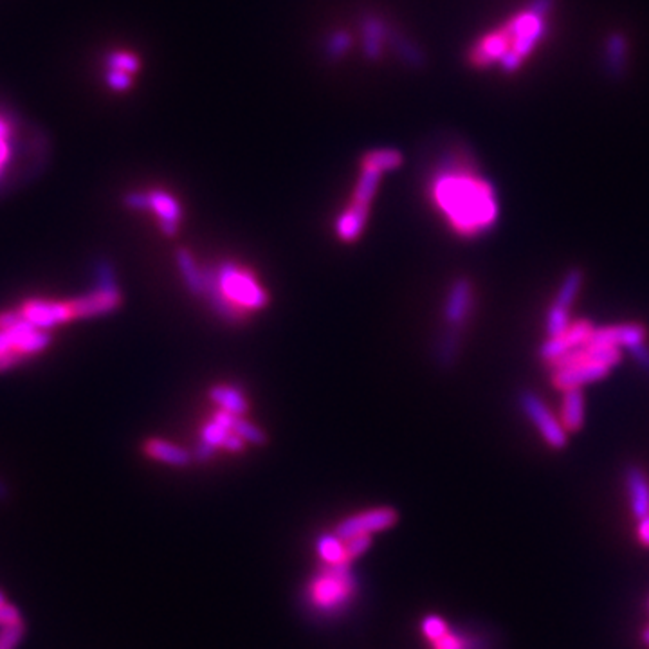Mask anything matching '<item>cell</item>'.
Returning <instances> with one entry per match:
<instances>
[{
  "instance_id": "5b68a950",
  "label": "cell",
  "mask_w": 649,
  "mask_h": 649,
  "mask_svg": "<svg viewBox=\"0 0 649 649\" xmlns=\"http://www.w3.org/2000/svg\"><path fill=\"white\" fill-rule=\"evenodd\" d=\"M359 590V581L347 565H324L307 582L305 601L319 615L331 617L343 613Z\"/></svg>"
},
{
  "instance_id": "7402d4cb",
  "label": "cell",
  "mask_w": 649,
  "mask_h": 649,
  "mask_svg": "<svg viewBox=\"0 0 649 649\" xmlns=\"http://www.w3.org/2000/svg\"><path fill=\"white\" fill-rule=\"evenodd\" d=\"M316 552L317 557L324 563V565H347L350 563L349 556H347V549H345V541L334 533H327L321 534L316 540Z\"/></svg>"
},
{
  "instance_id": "f1b7e54d",
  "label": "cell",
  "mask_w": 649,
  "mask_h": 649,
  "mask_svg": "<svg viewBox=\"0 0 649 649\" xmlns=\"http://www.w3.org/2000/svg\"><path fill=\"white\" fill-rule=\"evenodd\" d=\"M345 541V549H347V556L350 559V563L357 557H361L372 545V536H354Z\"/></svg>"
},
{
  "instance_id": "9c48e42d",
  "label": "cell",
  "mask_w": 649,
  "mask_h": 649,
  "mask_svg": "<svg viewBox=\"0 0 649 649\" xmlns=\"http://www.w3.org/2000/svg\"><path fill=\"white\" fill-rule=\"evenodd\" d=\"M399 514L392 507H377L370 509L359 514H354L350 517H345L341 524L336 527V534L341 540H349L354 536H372L375 533L386 531L397 524Z\"/></svg>"
},
{
  "instance_id": "4fadbf2b",
  "label": "cell",
  "mask_w": 649,
  "mask_h": 649,
  "mask_svg": "<svg viewBox=\"0 0 649 649\" xmlns=\"http://www.w3.org/2000/svg\"><path fill=\"white\" fill-rule=\"evenodd\" d=\"M145 210H150L157 217L159 228L166 236L177 235L179 222L182 219V208L172 193L164 189L145 191L143 212Z\"/></svg>"
},
{
  "instance_id": "836d02e7",
  "label": "cell",
  "mask_w": 649,
  "mask_h": 649,
  "mask_svg": "<svg viewBox=\"0 0 649 649\" xmlns=\"http://www.w3.org/2000/svg\"><path fill=\"white\" fill-rule=\"evenodd\" d=\"M8 496H10V489H8V485L4 484V480H0V501L6 500Z\"/></svg>"
},
{
  "instance_id": "603a6c76",
  "label": "cell",
  "mask_w": 649,
  "mask_h": 649,
  "mask_svg": "<svg viewBox=\"0 0 649 649\" xmlns=\"http://www.w3.org/2000/svg\"><path fill=\"white\" fill-rule=\"evenodd\" d=\"M141 69V60L130 51H114L107 56V71L123 73L128 76H136Z\"/></svg>"
},
{
  "instance_id": "2e32d148",
  "label": "cell",
  "mask_w": 649,
  "mask_h": 649,
  "mask_svg": "<svg viewBox=\"0 0 649 649\" xmlns=\"http://www.w3.org/2000/svg\"><path fill=\"white\" fill-rule=\"evenodd\" d=\"M143 453L150 461L172 466V468H186L189 464V453L177 444L168 440L152 437L143 442Z\"/></svg>"
},
{
  "instance_id": "e575fe53",
  "label": "cell",
  "mask_w": 649,
  "mask_h": 649,
  "mask_svg": "<svg viewBox=\"0 0 649 649\" xmlns=\"http://www.w3.org/2000/svg\"><path fill=\"white\" fill-rule=\"evenodd\" d=\"M642 638H644V642H645V644H649V628H645V629H644Z\"/></svg>"
},
{
  "instance_id": "d590c367",
  "label": "cell",
  "mask_w": 649,
  "mask_h": 649,
  "mask_svg": "<svg viewBox=\"0 0 649 649\" xmlns=\"http://www.w3.org/2000/svg\"><path fill=\"white\" fill-rule=\"evenodd\" d=\"M4 603H6V597L3 592H0V605H4Z\"/></svg>"
},
{
  "instance_id": "277c9868",
  "label": "cell",
  "mask_w": 649,
  "mask_h": 649,
  "mask_svg": "<svg viewBox=\"0 0 649 649\" xmlns=\"http://www.w3.org/2000/svg\"><path fill=\"white\" fill-rule=\"evenodd\" d=\"M621 363V349L587 343L550 363L552 382L561 392L605 379Z\"/></svg>"
},
{
  "instance_id": "7a4b0ae2",
  "label": "cell",
  "mask_w": 649,
  "mask_h": 649,
  "mask_svg": "<svg viewBox=\"0 0 649 649\" xmlns=\"http://www.w3.org/2000/svg\"><path fill=\"white\" fill-rule=\"evenodd\" d=\"M545 33V12L527 10L507 20L501 28L484 35L469 51V61L478 69L501 65L507 73L522 68Z\"/></svg>"
},
{
  "instance_id": "4316f807",
  "label": "cell",
  "mask_w": 649,
  "mask_h": 649,
  "mask_svg": "<svg viewBox=\"0 0 649 649\" xmlns=\"http://www.w3.org/2000/svg\"><path fill=\"white\" fill-rule=\"evenodd\" d=\"M421 629H422V635L433 644V642H437L438 638H442L449 631V626L438 615H426L422 619Z\"/></svg>"
},
{
  "instance_id": "ba28073f",
  "label": "cell",
  "mask_w": 649,
  "mask_h": 649,
  "mask_svg": "<svg viewBox=\"0 0 649 649\" xmlns=\"http://www.w3.org/2000/svg\"><path fill=\"white\" fill-rule=\"evenodd\" d=\"M22 319H26L35 329L52 333L58 327H63L71 321H75L73 307L69 300L58 298H44L33 296L26 298L19 307Z\"/></svg>"
},
{
  "instance_id": "7c38bea8",
  "label": "cell",
  "mask_w": 649,
  "mask_h": 649,
  "mask_svg": "<svg viewBox=\"0 0 649 649\" xmlns=\"http://www.w3.org/2000/svg\"><path fill=\"white\" fill-rule=\"evenodd\" d=\"M596 327L592 323L589 321H577V323H572L568 331L561 336H554L550 338L549 341H545L540 349V356L545 363H554L556 359L563 357L565 354L575 350V349H581L587 345L594 334Z\"/></svg>"
},
{
  "instance_id": "d6986e66",
  "label": "cell",
  "mask_w": 649,
  "mask_h": 649,
  "mask_svg": "<svg viewBox=\"0 0 649 649\" xmlns=\"http://www.w3.org/2000/svg\"><path fill=\"white\" fill-rule=\"evenodd\" d=\"M175 260H177L179 273H180L188 291L195 296H203L204 289H206L204 269H201L197 266V262H195V258L191 256V252L188 249H177Z\"/></svg>"
},
{
  "instance_id": "4dcf8cb0",
  "label": "cell",
  "mask_w": 649,
  "mask_h": 649,
  "mask_svg": "<svg viewBox=\"0 0 649 649\" xmlns=\"http://www.w3.org/2000/svg\"><path fill=\"white\" fill-rule=\"evenodd\" d=\"M19 622H22V617H20V612H19L17 606H13L10 603L0 605V628L13 626V624H19Z\"/></svg>"
},
{
  "instance_id": "52a82bcc",
  "label": "cell",
  "mask_w": 649,
  "mask_h": 649,
  "mask_svg": "<svg viewBox=\"0 0 649 649\" xmlns=\"http://www.w3.org/2000/svg\"><path fill=\"white\" fill-rule=\"evenodd\" d=\"M94 284L89 292L69 298L75 319H96L114 314L123 305L114 266L108 260H98L92 269Z\"/></svg>"
},
{
  "instance_id": "e0dca14e",
  "label": "cell",
  "mask_w": 649,
  "mask_h": 649,
  "mask_svg": "<svg viewBox=\"0 0 649 649\" xmlns=\"http://www.w3.org/2000/svg\"><path fill=\"white\" fill-rule=\"evenodd\" d=\"M626 489L629 498L631 512L637 519L649 514V480L638 468L626 471Z\"/></svg>"
},
{
  "instance_id": "6da1fadb",
  "label": "cell",
  "mask_w": 649,
  "mask_h": 649,
  "mask_svg": "<svg viewBox=\"0 0 649 649\" xmlns=\"http://www.w3.org/2000/svg\"><path fill=\"white\" fill-rule=\"evenodd\" d=\"M429 199L451 231L475 238L494 228L500 206L494 188L469 166H447L429 182Z\"/></svg>"
},
{
  "instance_id": "9a60e30c",
  "label": "cell",
  "mask_w": 649,
  "mask_h": 649,
  "mask_svg": "<svg viewBox=\"0 0 649 649\" xmlns=\"http://www.w3.org/2000/svg\"><path fill=\"white\" fill-rule=\"evenodd\" d=\"M473 308V287L468 280H457L447 294L445 319L453 327H462Z\"/></svg>"
},
{
  "instance_id": "d6a6232c",
  "label": "cell",
  "mask_w": 649,
  "mask_h": 649,
  "mask_svg": "<svg viewBox=\"0 0 649 649\" xmlns=\"http://www.w3.org/2000/svg\"><path fill=\"white\" fill-rule=\"evenodd\" d=\"M629 352L635 356V359L638 361V365L644 366L649 372V349L645 345H638V347L631 349Z\"/></svg>"
},
{
  "instance_id": "ffe728a7",
  "label": "cell",
  "mask_w": 649,
  "mask_h": 649,
  "mask_svg": "<svg viewBox=\"0 0 649 649\" xmlns=\"http://www.w3.org/2000/svg\"><path fill=\"white\" fill-rule=\"evenodd\" d=\"M561 419L566 431H577L584 424V397L581 388H570L563 392Z\"/></svg>"
},
{
  "instance_id": "cb8c5ba5",
  "label": "cell",
  "mask_w": 649,
  "mask_h": 649,
  "mask_svg": "<svg viewBox=\"0 0 649 649\" xmlns=\"http://www.w3.org/2000/svg\"><path fill=\"white\" fill-rule=\"evenodd\" d=\"M581 284H582V275L579 271H570L565 276V280H563V284H561V287H559V291L556 294L554 305L570 310L573 300L577 298V294L581 291Z\"/></svg>"
},
{
  "instance_id": "ac0fdd59",
  "label": "cell",
  "mask_w": 649,
  "mask_h": 649,
  "mask_svg": "<svg viewBox=\"0 0 649 649\" xmlns=\"http://www.w3.org/2000/svg\"><path fill=\"white\" fill-rule=\"evenodd\" d=\"M368 215H370V210L368 208H361V206H354L350 204L338 219L336 222V235L347 242V244H352L356 242L363 231H365V226H366V220H368Z\"/></svg>"
},
{
  "instance_id": "d4e9b609",
  "label": "cell",
  "mask_w": 649,
  "mask_h": 649,
  "mask_svg": "<svg viewBox=\"0 0 649 649\" xmlns=\"http://www.w3.org/2000/svg\"><path fill=\"white\" fill-rule=\"evenodd\" d=\"M231 431L236 433L240 438H244L249 444L262 445V444L268 442V437H266L264 429H260L252 422H249L242 417H236V415H233V419H231Z\"/></svg>"
},
{
  "instance_id": "83f0119b",
  "label": "cell",
  "mask_w": 649,
  "mask_h": 649,
  "mask_svg": "<svg viewBox=\"0 0 649 649\" xmlns=\"http://www.w3.org/2000/svg\"><path fill=\"white\" fill-rule=\"evenodd\" d=\"M24 624H13V626H3L0 628V649H17L24 637Z\"/></svg>"
},
{
  "instance_id": "484cf974",
  "label": "cell",
  "mask_w": 649,
  "mask_h": 649,
  "mask_svg": "<svg viewBox=\"0 0 649 649\" xmlns=\"http://www.w3.org/2000/svg\"><path fill=\"white\" fill-rule=\"evenodd\" d=\"M545 324H547V333H549L550 338L565 334L570 324H572L570 323V310L552 303V307L547 312V323Z\"/></svg>"
},
{
  "instance_id": "30bf717a",
  "label": "cell",
  "mask_w": 649,
  "mask_h": 649,
  "mask_svg": "<svg viewBox=\"0 0 649 649\" xmlns=\"http://www.w3.org/2000/svg\"><path fill=\"white\" fill-rule=\"evenodd\" d=\"M519 406H522L527 419L536 426V429L550 447L563 449L566 445L565 426L552 415V412L536 394L525 392L522 399H519Z\"/></svg>"
},
{
  "instance_id": "44dd1931",
  "label": "cell",
  "mask_w": 649,
  "mask_h": 649,
  "mask_svg": "<svg viewBox=\"0 0 649 649\" xmlns=\"http://www.w3.org/2000/svg\"><path fill=\"white\" fill-rule=\"evenodd\" d=\"M210 397L215 405H219V408L222 412H228L231 415L242 417L247 412V399L244 397V394L240 389H236L235 386H226V384H219L213 386L210 389Z\"/></svg>"
},
{
  "instance_id": "8992f818",
  "label": "cell",
  "mask_w": 649,
  "mask_h": 649,
  "mask_svg": "<svg viewBox=\"0 0 649 649\" xmlns=\"http://www.w3.org/2000/svg\"><path fill=\"white\" fill-rule=\"evenodd\" d=\"M51 343L52 334L49 331L35 329L20 316L10 327L0 329V373L13 372L29 359L38 357Z\"/></svg>"
},
{
  "instance_id": "3957f363",
  "label": "cell",
  "mask_w": 649,
  "mask_h": 649,
  "mask_svg": "<svg viewBox=\"0 0 649 649\" xmlns=\"http://www.w3.org/2000/svg\"><path fill=\"white\" fill-rule=\"evenodd\" d=\"M204 278L203 296L220 317L231 323L242 321L247 314L262 310L269 303V294L258 278L236 264H222L213 271H204Z\"/></svg>"
},
{
  "instance_id": "5bb4252c",
  "label": "cell",
  "mask_w": 649,
  "mask_h": 649,
  "mask_svg": "<svg viewBox=\"0 0 649 649\" xmlns=\"http://www.w3.org/2000/svg\"><path fill=\"white\" fill-rule=\"evenodd\" d=\"M589 343L631 350V349L645 343V329L638 323L608 324V327L596 329Z\"/></svg>"
},
{
  "instance_id": "8fae6325",
  "label": "cell",
  "mask_w": 649,
  "mask_h": 649,
  "mask_svg": "<svg viewBox=\"0 0 649 649\" xmlns=\"http://www.w3.org/2000/svg\"><path fill=\"white\" fill-rule=\"evenodd\" d=\"M20 128L13 116L0 110V189L6 188L15 175V166L20 157Z\"/></svg>"
},
{
  "instance_id": "1f68e13d",
  "label": "cell",
  "mask_w": 649,
  "mask_h": 649,
  "mask_svg": "<svg viewBox=\"0 0 649 649\" xmlns=\"http://www.w3.org/2000/svg\"><path fill=\"white\" fill-rule=\"evenodd\" d=\"M637 536L638 541L649 549V514L644 516L642 519H638V529H637Z\"/></svg>"
},
{
  "instance_id": "f546056e",
  "label": "cell",
  "mask_w": 649,
  "mask_h": 649,
  "mask_svg": "<svg viewBox=\"0 0 649 649\" xmlns=\"http://www.w3.org/2000/svg\"><path fill=\"white\" fill-rule=\"evenodd\" d=\"M433 645H435V649H468L469 647L468 640L462 635L453 633L451 629L442 638L433 642Z\"/></svg>"
}]
</instances>
